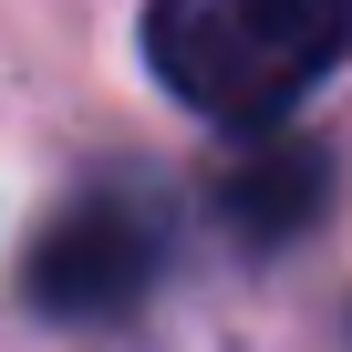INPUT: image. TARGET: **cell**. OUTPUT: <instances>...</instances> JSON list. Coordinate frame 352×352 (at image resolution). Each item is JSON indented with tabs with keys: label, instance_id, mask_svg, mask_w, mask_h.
Instances as JSON below:
<instances>
[{
	"label": "cell",
	"instance_id": "6da1fadb",
	"mask_svg": "<svg viewBox=\"0 0 352 352\" xmlns=\"http://www.w3.org/2000/svg\"><path fill=\"white\" fill-rule=\"evenodd\" d=\"M342 52L331 0H145V63L208 124H280Z\"/></svg>",
	"mask_w": 352,
	"mask_h": 352
},
{
	"label": "cell",
	"instance_id": "7a4b0ae2",
	"mask_svg": "<svg viewBox=\"0 0 352 352\" xmlns=\"http://www.w3.org/2000/svg\"><path fill=\"white\" fill-rule=\"evenodd\" d=\"M166 270V218L135 197V187H104L83 208H63L32 249V300L52 321H114L155 290Z\"/></svg>",
	"mask_w": 352,
	"mask_h": 352
},
{
	"label": "cell",
	"instance_id": "3957f363",
	"mask_svg": "<svg viewBox=\"0 0 352 352\" xmlns=\"http://www.w3.org/2000/svg\"><path fill=\"white\" fill-rule=\"evenodd\" d=\"M218 197H228V218H239L259 249H280V239H300V228L321 218V197H331V155H321V145H259Z\"/></svg>",
	"mask_w": 352,
	"mask_h": 352
}]
</instances>
